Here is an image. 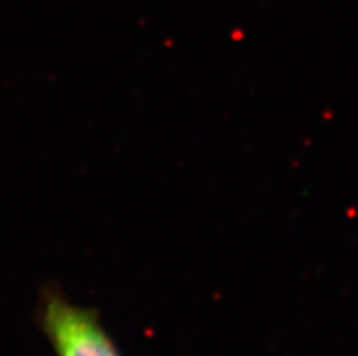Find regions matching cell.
<instances>
[{"mask_svg": "<svg viewBox=\"0 0 358 356\" xmlns=\"http://www.w3.org/2000/svg\"><path fill=\"white\" fill-rule=\"evenodd\" d=\"M35 324L55 356H122L93 307L73 302L59 285L41 289Z\"/></svg>", "mask_w": 358, "mask_h": 356, "instance_id": "obj_1", "label": "cell"}]
</instances>
